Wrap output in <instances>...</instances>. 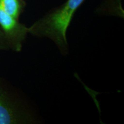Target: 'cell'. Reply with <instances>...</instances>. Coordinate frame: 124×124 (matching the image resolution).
Returning a JSON list of instances; mask_svg holds the SVG:
<instances>
[{"label": "cell", "mask_w": 124, "mask_h": 124, "mask_svg": "<svg viewBox=\"0 0 124 124\" xmlns=\"http://www.w3.org/2000/svg\"><path fill=\"white\" fill-rule=\"evenodd\" d=\"M0 6L6 13L19 20L26 7L25 0H0Z\"/></svg>", "instance_id": "cell-4"}, {"label": "cell", "mask_w": 124, "mask_h": 124, "mask_svg": "<svg viewBox=\"0 0 124 124\" xmlns=\"http://www.w3.org/2000/svg\"><path fill=\"white\" fill-rule=\"evenodd\" d=\"M8 49H9L8 45L7 44L2 31L0 28V51H5Z\"/></svg>", "instance_id": "cell-5"}, {"label": "cell", "mask_w": 124, "mask_h": 124, "mask_svg": "<svg viewBox=\"0 0 124 124\" xmlns=\"http://www.w3.org/2000/svg\"><path fill=\"white\" fill-rule=\"evenodd\" d=\"M38 122L21 95L0 78V124H28Z\"/></svg>", "instance_id": "cell-2"}, {"label": "cell", "mask_w": 124, "mask_h": 124, "mask_svg": "<svg viewBox=\"0 0 124 124\" xmlns=\"http://www.w3.org/2000/svg\"><path fill=\"white\" fill-rule=\"evenodd\" d=\"M85 0H67L28 27V33L52 40L63 55L68 53L67 31L74 14Z\"/></svg>", "instance_id": "cell-1"}, {"label": "cell", "mask_w": 124, "mask_h": 124, "mask_svg": "<svg viewBox=\"0 0 124 124\" xmlns=\"http://www.w3.org/2000/svg\"><path fill=\"white\" fill-rule=\"evenodd\" d=\"M0 28L2 31L9 49L19 52L28 34V27L6 13L0 6Z\"/></svg>", "instance_id": "cell-3"}]
</instances>
